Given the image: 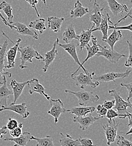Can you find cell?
I'll return each mask as SVG.
<instances>
[{"mask_svg": "<svg viewBox=\"0 0 132 146\" xmlns=\"http://www.w3.org/2000/svg\"><path fill=\"white\" fill-rule=\"evenodd\" d=\"M18 51L20 53L19 59L21 60V64L19 65V68L21 69L28 68V66L25 65V64L27 62L32 63L33 58H36L38 60H44V57L38 51H36L33 47L30 46L23 47H20L19 46Z\"/></svg>", "mask_w": 132, "mask_h": 146, "instance_id": "obj_1", "label": "cell"}, {"mask_svg": "<svg viewBox=\"0 0 132 146\" xmlns=\"http://www.w3.org/2000/svg\"><path fill=\"white\" fill-rule=\"evenodd\" d=\"M94 75L95 74L94 72L89 73L87 74L81 72L78 75L72 74L71 77L76 81V86L79 87L80 89L83 90L87 86H90L92 88H95L99 85V83L98 82H93V78Z\"/></svg>", "mask_w": 132, "mask_h": 146, "instance_id": "obj_2", "label": "cell"}, {"mask_svg": "<svg viewBox=\"0 0 132 146\" xmlns=\"http://www.w3.org/2000/svg\"><path fill=\"white\" fill-rule=\"evenodd\" d=\"M109 94L113 97L115 100V105L113 106L114 110L120 114H127L130 115L132 114L131 111H129L127 108H132V104L131 102L125 101L120 96V93L115 90H110L109 91Z\"/></svg>", "mask_w": 132, "mask_h": 146, "instance_id": "obj_3", "label": "cell"}, {"mask_svg": "<svg viewBox=\"0 0 132 146\" xmlns=\"http://www.w3.org/2000/svg\"><path fill=\"white\" fill-rule=\"evenodd\" d=\"M65 92L66 93H70L74 95L78 100L79 105L82 106H86L90 103L97 102L99 100V97L92 92L86 91L84 90L73 92L69 90H66Z\"/></svg>", "mask_w": 132, "mask_h": 146, "instance_id": "obj_4", "label": "cell"}, {"mask_svg": "<svg viewBox=\"0 0 132 146\" xmlns=\"http://www.w3.org/2000/svg\"><path fill=\"white\" fill-rule=\"evenodd\" d=\"M57 45H58L59 47H61L63 49H64L65 51H66L69 55L71 56V57L73 58L74 61L79 65V68L76 70L74 72L72 73V74H76V73L80 70V68H82L86 74H88L89 72L88 70H87L84 68V66L81 64V62H80L79 58L77 55V52H76V47L78 46V44L74 42L73 41L69 43H65V44H62L59 43V39L57 38Z\"/></svg>", "mask_w": 132, "mask_h": 146, "instance_id": "obj_5", "label": "cell"}, {"mask_svg": "<svg viewBox=\"0 0 132 146\" xmlns=\"http://www.w3.org/2000/svg\"><path fill=\"white\" fill-rule=\"evenodd\" d=\"M98 46L99 50L95 56L97 57L103 56L112 64H116L121 58L127 57V55L119 53L114 50L107 48L106 46H102L99 44H98Z\"/></svg>", "mask_w": 132, "mask_h": 146, "instance_id": "obj_6", "label": "cell"}, {"mask_svg": "<svg viewBox=\"0 0 132 146\" xmlns=\"http://www.w3.org/2000/svg\"><path fill=\"white\" fill-rule=\"evenodd\" d=\"M9 45L8 41L5 40L3 44L1 46L0 49V84L2 85L5 82H7L6 76H7L9 78L12 76V74L7 72H5V57L6 56V52L7 46Z\"/></svg>", "mask_w": 132, "mask_h": 146, "instance_id": "obj_7", "label": "cell"}, {"mask_svg": "<svg viewBox=\"0 0 132 146\" xmlns=\"http://www.w3.org/2000/svg\"><path fill=\"white\" fill-rule=\"evenodd\" d=\"M3 35H4L6 37H7L10 40V41L14 44V46L11 47L9 50L6 53V56L7 57V64L6 66H5V68L7 69H11L14 68L15 66V58L18 52V48L19 47L20 42H21V39L20 38H18L17 39V42L14 43L12 40H11L8 36H7L3 32H2Z\"/></svg>", "mask_w": 132, "mask_h": 146, "instance_id": "obj_8", "label": "cell"}, {"mask_svg": "<svg viewBox=\"0 0 132 146\" xmlns=\"http://www.w3.org/2000/svg\"><path fill=\"white\" fill-rule=\"evenodd\" d=\"M51 105V109L48 111V114L54 117L55 124L58 121V118L60 115L66 112L64 104L60 99L54 100L51 98L49 101Z\"/></svg>", "mask_w": 132, "mask_h": 146, "instance_id": "obj_9", "label": "cell"}, {"mask_svg": "<svg viewBox=\"0 0 132 146\" xmlns=\"http://www.w3.org/2000/svg\"><path fill=\"white\" fill-rule=\"evenodd\" d=\"M132 70H127L124 73H116V72H109L100 75H94L93 79L99 83L102 82H109L114 81L116 79L119 78H125L129 76Z\"/></svg>", "mask_w": 132, "mask_h": 146, "instance_id": "obj_10", "label": "cell"}, {"mask_svg": "<svg viewBox=\"0 0 132 146\" xmlns=\"http://www.w3.org/2000/svg\"><path fill=\"white\" fill-rule=\"evenodd\" d=\"M119 125V123H116L115 119H113L111 122H108V124L102 126L107 141V145L108 146H110L111 143L115 141Z\"/></svg>", "mask_w": 132, "mask_h": 146, "instance_id": "obj_11", "label": "cell"}, {"mask_svg": "<svg viewBox=\"0 0 132 146\" xmlns=\"http://www.w3.org/2000/svg\"><path fill=\"white\" fill-rule=\"evenodd\" d=\"M5 110H9L13 111L18 114L23 119H27L30 115V112L27 110V106L25 102L21 104L16 105L15 104L11 103L6 106H1L0 108V111L2 112Z\"/></svg>", "mask_w": 132, "mask_h": 146, "instance_id": "obj_12", "label": "cell"}, {"mask_svg": "<svg viewBox=\"0 0 132 146\" xmlns=\"http://www.w3.org/2000/svg\"><path fill=\"white\" fill-rule=\"evenodd\" d=\"M95 25L93 24L91 28H88L87 31H82L80 34L78 36L79 42V49L82 51L85 48V47L89 44L91 40L92 35V33L96 31H99L98 28H95Z\"/></svg>", "mask_w": 132, "mask_h": 146, "instance_id": "obj_13", "label": "cell"}, {"mask_svg": "<svg viewBox=\"0 0 132 146\" xmlns=\"http://www.w3.org/2000/svg\"><path fill=\"white\" fill-rule=\"evenodd\" d=\"M12 29H15L17 32L21 36H27L32 37L34 39H38V34L34 30L28 28L27 25L20 22H17L11 24Z\"/></svg>", "mask_w": 132, "mask_h": 146, "instance_id": "obj_14", "label": "cell"}, {"mask_svg": "<svg viewBox=\"0 0 132 146\" xmlns=\"http://www.w3.org/2000/svg\"><path fill=\"white\" fill-rule=\"evenodd\" d=\"M101 117H94L91 114L88 116H86L84 117H78L75 116L73 119L74 123H77L79 124V129L83 131H85L91 125H92L95 121L101 119Z\"/></svg>", "mask_w": 132, "mask_h": 146, "instance_id": "obj_15", "label": "cell"}, {"mask_svg": "<svg viewBox=\"0 0 132 146\" xmlns=\"http://www.w3.org/2000/svg\"><path fill=\"white\" fill-rule=\"evenodd\" d=\"M27 84L28 86L29 93L30 94H32L34 93H38L39 94L44 96L47 100L50 101L51 100V97L45 93L44 88L39 83L38 79L33 78L32 80H29Z\"/></svg>", "mask_w": 132, "mask_h": 146, "instance_id": "obj_16", "label": "cell"}, {"mask_svg": "<svg viewBox=\"0 0 132 146\" xmlns=\"http://www.w3.org/2000/svg\"><path fill=\"white\" fill-rule=\"evenodd\" d=\"M28 81H25V82H18L16 80H11V82L10 84V86L12 88L13 95L14 97V102L13 103H14V104L16 103V102L18 100L19 97L22 94L25 86L27 85Z\"/></svg>", "mask_w": 132, "mask_h": 146, "instance_id": "obj_17", "label": "cell"}, {"mask_svg": "<svg viewBox=\"0 0 132 146\" xmlns=\"http://www.w3.org/2000/svg\"><path fill=\"white\" fill-rule=\"evenodd\" d=\"M107 2L110 10L114 16H116L123 12L128 13L129 9L125 4H121L116 1V0H106Z\"/></svg>", "mask_w": 132, "mask_h": 146, "instance_id": "obj_18", "label": "cell"}, {"mask_svg": "<svg viewBox=\"0 0 132 146\" xmlns=\"http://www.w3.org/2000/svg\"><path fill=\"white\" fill-rule=\"evenodd\" d=\"M56 46L57 40H56L54 43L52 50L44 54V58L43 60L44 61V65L42 69V70L44 73L47 72L50 65L53 62L57 55H58V52L56 50Z\"/></svg>", "mask_w": 132, "mask_h": 146, "instance_id": "obj_19", "label": "cell"}, {"mask_svg": "<svg viewBox=\"0 0 132 146\" xmlns=\"http://www.w3.org/2000/svg\"><path fill=\"white\" fill-rule=\"evenodd\" d=\"M104 10V7L101 8L99 5L97 3V1L94 0V9L92 11V14L90 15V20L91 21L93 22L96 27V28L99 29V26L102 19V12Z\"/></svg>", "mask_w": 132, "mask_h": 146, "instance_id": "obj_20", "label": "cell"}, {"mask_svg": "<svg viewBox=\"0 0 132 146\" xmlns=\"http://www.w3.org/2000/svg\"><path fill=\"white\" fill-rule=\"evenodd\" d=\"M31 134L29 132L22 133L20 136L17 138H5L2 140L4 141H12L15 142V145L13 146H26L29 143L31 139Z\"/></svg>", "mask_w": 132, "mask_h": 146, "instance_id": "obj_21", "label": "cell"}, {"mask_svg": "<svg viewBox=\"0 0 132 146\" xmlns=\"http://www.w3.org/2000/svg\"><path fill=\"white\" fill-rule=\"evenodd\" d=\"M96 108L94 106H82L74 107L69 109L66 110V112L75 115L78 117H84L88 114H91L94 112Z\"/></svg>", "mask_w": 132, "mask_h": 146, "instance_id": "obj_22", "label": "cell"}, {"mask_svg": "<svg viewBox=\"0 0 132 146\" xmlns=\"http://www.w3.org/2000/svg\"><path fill=\"white\" fill-rule=\"evenodd\" d=\"M110 23L113 25V23L110 20V17L108 13L102 14V19L99 26V31L102 33V40L104 42L108 36L109 30V23Z\"/></svg>", "mask_w": 132, "mask_h": 146, "instance_id": "obj_23", "label": "cell"}, {"mask_svg": "<svg viewBox=\"0 0 132 146\" xmlns=\"http://www.w3.org/2000/svg\"><path fill=\"white\" fill-rule=\"evenodd\" d=\"M88 13V8L84 7L82 3L78 0L75 3L74 9L70 11V18L73 19L82 18Z\"/></svg>", "mask_w": 132, "mask_h": 146, "instance_id": "obj_24", "label": "cell"}, {"mask_svg": "<svg viewBox=\"0 0 132 146\" xmlns=\"http://www.w3.org/2000/svg\"><path fill=\"white\" fill-rule=\"evenodd\" d=\"M92 43V45L91 46L89 44H87L85 48L87 49V56L86 57V58L84 59V60L81 63V64L82 65H84V64L90 58L93 57L95 55L97 54V53L99 51V47L98 46V43H97V38L94 36L92 35V38H91V40Z\"/></svg>", "mask_w": 132, "mask_h": 146, "instance_id": "obj_25", "label": "cell"}, {"mask_svg": "<svg viewBox=\"0 0 132 146\" xmlns=\"http://www.w3.org/2000/svg\"><path fill=\"white\" fill-rule=\"evenodd\" d=\"M74 40H78V35L76 34L74 25L72 23L68 25L63 33V40L66 43L73 42Z\"/></svg>", "mask_w": 132, "mask_h": 146, "instance_id": "obj_26", "label": "cell"}, {"mask_svg": "<svg viewBox=\"0 0 132 146\" xmlns=\"http://www.w3.org/2000/svg\"><path fill=\"white\" fill-rule=\"evenodd\" d=\"M65 19L51 17L47 19L48 28L55 33H58L61 30V27Z\"/></svg>", "mask_w": 132, "mask_h": 146, "instance_id": "obj_27", "label": "cell"}, {"mask_svg": "<svg viewBox=\"0 0 132 146\" xmlns=\"http://www.w3.org/2000/svg\"><path fill=\"white\" fill-rule=\"evenodd\" d=\"M13 94V91L8 88L6 82H5L0 87V108L1 106H7V99L9 98L10 96Z\"/></svg>", "mask_w": 132, "mask_h": 146, "instance_id": "obj_28", "label": "cell"}, {"mask_svg": "<svg viewBox=\"0 0 132 146\" xmlns=\"http://www.w3.org/2000/svg\"><path fill=\"white\" fill-rule=\"evenodd\" d=\"M61 138L59 139L61 146H80L78 139H74L69 134H64L60 133Z\"/></svg>", "mask_w": 132, "mask_h": 146, "instance_id": "obj_29", "label": "cell"}, {"mask_svg": "<svg viewBox=\"0 0 132 146\" xmlns=\"http://www.w3.org/2000/svg\"><path fill=\"white\" fill-rule=\"evenodd\" d=\"M122 34L120 30L113 29L112 33L110 36H108L104 42H106L110 46L111 50H113L115 43L120 40L122 38Z\"/></svg>", "mask_w": 132, "mask_h": 146, "instance_id": "obj_30", "label": "cell"}, {"mask_svg": "<svg viewBox=\"0 0 132 146\" xmlns=\"http://www.w3.org/2000/svg\"><path fill=\"white\" fill-rule=\"evenodd\" d=\"M29 27L33 28L35 31L39 32L40 34H42L46 29L45 20L43 18L37 19L34 21H31L29 24Z\"/></svg>", "mask_w": 132, "mask_h": 146, "instance_id": "obj_31", "label": "cell"}, {"mask_svg": "<svg viewBox=\"0 0 132 146\" xmlns=\"http://www.w3.org/2000/svg\"><path fill=\"white\" fill-rule=\"evenodd\" d=\"M0 10H2L7 17V19L9 21L8 23L10 24H13L14 15L13 14V9L11 5L7 2L3 1L0 4Z\"/></svg>", "mask_w": 132, "mask_h": 146, "instance_id": "obj_32", "label": "cell"}, {"mask_svg": "<svg viewBox=\"0 0 132 146\" xmlns=\"http://www.w3.org/2000/svg\"><path fill=\"white\" fill-rule=\"evenodd\" d=\"M31 139L37 141L36 146H54L53 139L50 135H47L43 138H37L31 135Z\"/></svg>", "mask_w": 132, "mask_h": 146, "instance_id": "obj_33", "label": "cell"}, {"mask_svg": "<svg viewBox=\"0 0 132 146\" xmlns=\"http://www.w3.org/2000/svg\"><path fill=\"white\" fill-rule=\"evenodd\" d=\"M130 116H132V114L130 115H128L127 114H120V113H118L115 110L111 109L107 110V113L105 117L109 119L108 122H111L113 119H115L117 117L124 119L126 117H128Z\"/></svg>", "mask_w": 132, "mask_h": 146, "instance_id": "obj_34", "label": "cell"}, {"mask_svg": "<svg viewBox=\"0 0 132 146\" xmlns=\"http://www.w3.org/2000/svg\"><path fill=\"white\" fill-rule=\"evenodd\" d=\"M127 43H128V49H129V54L128 56L126 57L127 59L125 62V66L128 68H132V43L129 41L127 40Z\"/></svg>", "mask_w": 132, "mask_h": 146, "instance_id": "obj_35", "label": "cell"}, {"mask_svg": "<svg viewBox=\"0 0 132 146\" xmlns=\"http://www.w3.org/2000/svg\"><path fill=\"white\" fill-rule=\"evenodd\" d=\"M116 138V144L117 146H132V142L128 139L125 138L123 136L117 135Z\"/></svg>", "mask_w": 132, "mask_h": 146, "instance_id": "obj_36", "label": "cell"}, {"mask_svg": "<svg viewBox=\"0 0 132 146\" xmlns=\"http://www.w3.org/2000/svg\"><path fill=\"white\" fill-rule=\"evenodd\" d=\"M23 127V124L20 123H19L18 127L17 128L10 130V134L13 138H17L21 135L22 134V128Z\"/></svg>", "mask_w": 132, "mask_h": 146, "instance_id": "obj_37", "label": "cell"}, {"mask_svg": "<svg viewBox=\"0 0 132 146\" xmlns=\"http://www.w3.org/2000/svg\"><path fill=\"white\" fill-rule=\"evenodd\" d=\"M18 125H19V123L17 120L14 119L11 117H9V121H8L6 127L8 130H13V129L18 127Z\"/></svg>", "mask_w": 132, "mask_h": 146, "instance_id": "obj_38", "label": "cell"}, {"mask_svg": "<svg viewBox=\"0 0 132 146\" xmlns=\"http://www.w3.org/2000/svg\"><path fill=\"white\" fill-rule=\"evenodd\" d=\"M78 139L80 144V146H92L94 145L93 142L91 139L82 138L80 137Z\"/></svg>", "mask_w": 132, "mask_h": 146, "instance_id": "obj_39", "label": "cell"}, {"mask_svg": "<svg viewBox=\"0 0 132 146\" xmlns=\"http://www.w3.org/2000/svg\"><path fill=\"white\" fill-rule=\"evenodd\" d=\"M96 110H97V113L98 114L99 117H101L102 118L105 117L107 110L103 107L102 105H98L96 107Z\"/></svg>", "mask_w": 132, "mask_h": 146, "instance_id": "obj_40", "label": "cell"}, {"mask_svg": "<svg viewBox=\"0 0 132 146\" xmlns=\"http://www.w3.org/2000/svg\"><path fill=\"white\" fill-rule=\"evenodd\" d=\"M132 23H130L128 25L121 26V27L113 26V25H109V29H118V30L124 29V30H129L130 32H132Z\"/></svg>", "mask_w": 132, "mask_h": 146, "instance_id": "obj_41", "label": "cell"}, {"mask_svg": "<svg viewBox=\"0 0 132 146\" xmlns=\"http://www.w3.org/2000/svg\"><path fill=\"white\" fill-rule=\"evenodd\" d=\"M121 87H125L127 88L128 91V96L127 97V101L130 102V99L132 98V82L128 83V84H124V83H121L120 84Z\"/></svg>", "mask_w": 132, "mask_h": 146, "instance_id": "obj_42", "label": "cell"}, {"mask_svg": "<svg viewBox=\"0 0 132 146\" xmlns=\"http://www.w3.org/2000/svg\"><path fill=\"white\" fill-rule=\"evenodd\" d=\"M25 1L28 3H29V4L32 6V8H33L35 10L38 18L40 17V15H39V14L38 13L37 9V5L38 4V0H25Z\"/></svg>", "mask_w": 132, "mask_h": 146, "instance_id": "obj_43", "label": "cell"}, {"mask_svg": "<svg viewBox=\"0 0 132 146\" xmlns=\"http://www.w3.org/2000/svg\"><path fill=\"white\" fill-rule=\"evenodd\" d=\"M102 105L107 110L111 109L115 105V100L105 101Z\"/></svg>", "mask_w": 132, "mask_h": 146, "instance_id": "obj_44", "label": "cell"}, {"mask_svg": "<svg viewBox=\"0 0 132 146\" xmlns=\"http://www.w3.org/2000/svg\"><path fill=\"white\" fill-rule=\"evenodd\" d=\"M132 7H131V9H130V10H129V11L128 12V14L124 17H123V18L120 19L119 20H118L115 24H113V26H116L118 24H119L121 21H124L127 18H128V17H129L130 18H132Z\"/></svg>", "mask_w": 132, "mask_h": 146, "instance_id": "obj_45", "label": "cell"}, {"mask_svg": "<svg viewBox=\"0 0 132 146\" xmlns=\"http://www.w3.org/2000/svg\"><path fill=\"white\" fill-rule=\"evenodd\" d=\"M7 129L6 126H3L0 128V139H3L4 135L7 134Z\"/></svg>", "mask_w": 132, "mask_h": 146, "instance_id": "obj_46", "label": "cell"}, {"mask_svg": "<svg viewBox=\"0 0 132 146\" xmlns=\"http://www.w3.org/2000/svg\"><path fill=\"white\" fill-rule=\"evenodd\" d=\"M0 18L2 19V21H3V23L6 25V26H8L10 29H12V28H11V24H10L7 21H6V20L5 19V18L3 17V16L2 15V14H1V11H0Z\"/></svg>", "mask_w": 132, "mask_h": 146, "instance_id": "obj_47", "label": "cell"}, {"mask_svg": "<svg viewBox=\"0 0 132 146\" xmlns=\"http://www.w3.org/2000/svg\"><path fill=\"white\" fill-rule=\"evenodd\" d=\"M44 5L46 6V0H41Z\"/></svg>", "mask_w": 132, "mask_h": 146, "instance_id": "obj_48", "label": "cell"}, {"mask_svg": "<svg viewBox=\"0 0 132 146\" xmlns=\"http://www.w3.org/2000/svg\"><path fill=\"white\" fill-rule=\"evenodd\" d=\"M1 48V45H0V49Z\"/></svg>", "mask_w": 132, "mask_h": 146, "instance_id": "obj_49", "label": "cell"}, {"mask_svg": "<svg viewBox=\"0 0 132 146\" xmlns=\"http://www.w3.org/2000/svg\"><path fill=\"white\" fill-rule=\"evenodd\" d=\"M92 1V0H90V2H91Z\"/></svg>", "mask_w": 132, "mask_h": 146, "instance_id": "obj_50", "label": "cell"}, {"mask_svg": "<svg viewBox=\"0 0 132 146\" xmlns=\"http://www.w3.org/2000/svg\"><path fill=\"white\" fill-rule=\"evenodd\" d=\"M92 146H96V145H93Z\"/></svg>", "mask_w": 132, "mask_h": 146, "instance_id": "obj_51", "label": "cell"}]
</instances>
